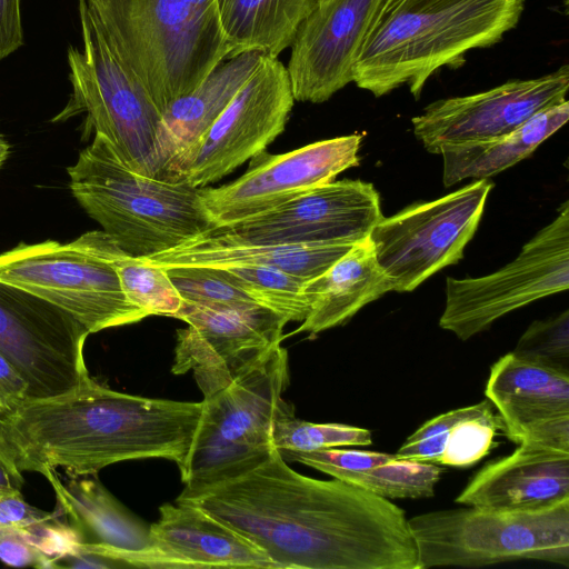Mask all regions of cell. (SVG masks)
Here are the masks:
<instances>
[{
  "mask_svg": "<svg viewBox=\"0 0 569 569\" xmlns=\"http://www.w3.org/2000/svg\"><path fill=\"white\" fill-rule=\"evenodd\" d=\"M287 462H300L323 473L362 471L396 458L395 453L338 448L279 452Z\"/></svg>",
  "mask_w": 569,
  "mask_h": 569,
  "instance_id": "obj_36",
  "label": "cell"
},
{
  "mask_svg": "<svg viewBox=\"0 0 569 569\" xmlns=\"http://www.w3.org/2000/svg\"><path fill=\"white\" fill-rule=\"evenodd\" d=\"M485 395L498 411L501 430L516 443L569 417V375L512 352L492 365Z\"/></svg>",
  "mask_w": 569,
  "mask_h": 569,
  "instance_id": "obj_21",
  "label": "cell"
},
{
  "mask_svg": "<svg viewBox=\"0 0 569 569\" xmlns=\"http://www.w3.org/2000/svg\"><path fill=\"white\" fill-rule=\"evenodd\" d=\"M569 118V102L563 100L548 107L500 137L446 146L443 159L445 187L463 179H488L518 163L560 129Z\"/></svg>",
  "mask_w": 569,
  "mask_h": 569,
  "instance_id": "obj_27",
  "label": "cell"
},
{
  "mask_svg": "<svg viewBox=\"0 0 569 569\" xmlns=\"http://www.w3.org/2000/svg\"><path fill=\"white\" fill-rule=\"evenodd\" d=\"M262 53L249 51L220 62L192 91L161 113L157 156L163 180L167 168L213 123L258 67Z\"/></svg>",
  "mask_w": 569,
  "mask_h": 569,
  "instance_id": "obj_24",
  "label": "cell"
},
{
  "mask_svg": "<svg viewBox=\"0 0 569 569\" xmlns=\"http://www.w3.org/2000/svg\"><path fill=\"white\" fill-rule=\"evenodd\" d=\"M164 269L182 300L226 306L256 303L223 268L176 266Z\"/></svg>",
  "mask_w": 569,
  "mask_h": 569,
  "instance_id": "obj_34",
  "label": "cell"
},
{
  "mask_svg": "<svg viewBox=\"0 0 569 569\" xmlns=\"http://www.w3.org/2000/svg\"><path fill=\"white\" fill-rule=\"evenodd\" d=\"M9 151H10V147H9L8 142L0 134V168L7 160V158L9 156Z\"/></svg>",
  "mask_w": 569,
  "mask_h": 569,
  "instance_id": "obj_41",
  "label": "cell"
},
{
  "mask_svg": "<svg viewBox=\"0 0 569 569\" xmlns=\"http://www.w3.org/2000/svg\"><path fill=\"white\" fill-rule=\"evenodd\" d=\"M70 243L109 262L126 298L148 317L174 318L182 298L163 267L128 253L102 230L86 232Z\"/></svg>",
  "mask_w": 569,
  "mask_h": 569,
  "instance_id": "obj_29",
  "label": "cell"
},
{
  "mask_svg": "<svg viewBox=\"0 0 569 569\" xmlns=\"http://www.w3.org/2000/svg\"><path fill=\"white\" fill-rule=\"evenodd\" d=\"M89 330L58 306L0 281V353L28 386V400L66 393L90 375Z\"/></svg>",
  "mask_w": 569,
  "mask_h": 569,
  "instance_id": "obj_13",
  "label": "cell"
},
{
  "mask_svg": "<svg viewBox=\"0 0 569 569\" xmlns=\"http://www.w3.org/2000/svg\"><path fill=\"white\" fill-rule=\"evenodd\" d=\"M491 188L488 179H478L439 199L407 207L375 226L369 238L392 291H412L463 257Z\"/></svg>",
  "mask_w": 569,
  "mask_h": 569,
  "instance_id": "obj_11",
  "label": "cell"
},
{
  "mask_svg": "<svg viewBox=\"0 0 569 569\" xmlns=\"http://www.w3.org/2000/svg\"><path fill=\"white\" fill-rule=\"evenodd\" d=\"M7 411V407L4 406L3 401L0 398V412Z\"/></svg>",
  "mask_w": 569,
  "mask_h": 569,
  "instance_id": "obj_42",
  "label": "cell"
},
{
  "mask_svg": "<svg viewBox=\"0 0 569 569\" xmlns=\"http://www.w3.org/2000/svg\"><path fill=\"white\" fill-rule=\"evenodd\" d=\"M67 543L61 522L37 529L0 526V560L11 567L57 568Z\"/></svg>",
  "mask_w": 569,
  "mask_h": 569,
  "instance_id": "obj_33",
  "label": "cell"
},
{
  "mask_svg": "<svg viewBox=\"0 0 569 569\" xmlns=\"http://www.w3.org/2000/svg\"><path fill=\"white\" fill-rule=\"evenodd\" d=\"M511 352L522 360L569 375V311L533 321Z\"/></svg>",
  "mask_w": 569,
  "mask_h": 569,
  "instance_id": "obj_35",
  "label": "cell"
},
{
  "mask_svg": "<svg viewBox=\"0 0 569 569\" xmlns=\"http://www.w3.org/2000/svg\"><path fill=\"white\" fill-rule=\"evenodd\" d=\"M295 101L287 67L263 54L213 123L167 168L163 180L203 188L222 179L282 133Z\"/></svg>",
  "mask_w": 569,
  "mask_h": 569,
  "instance_id": "obj_9",
  "label": "cell"
},
{
  "mask_svg": "<svg viewBox=\"0 0 569 569\" xmlns=\"http://www.w3.org/2000/svg\"><path fill=\"white\" fill-rule=\"evenodd\" d=\"M372 443L371 431L342 423H315L296 417L289 403L274 419L271 446L278 452L313 451Z\"/></svg>",
  "mask_w": 569,
  "mask_h": 569,
  "instance_id": "obj_32",
  "label": "cell"
},
{
  "mask_svg": "<svg viewBox=\"0 0 569 569\" xmlns=\"http://www.w3.org/2000/svg\"><path fill=\"white\" fill-rule=\"evenodd\" d=\"M73 555L108 558L138 568H268L278 566L251 540L197 506L164 503L140 550L77 542Z\"/></svg>",
  "mask_w": 569,
  "mask_h": 569,
  "instance_id": "obj_17",
  "label": "cell"
},
{
  "mask_svg": "<svg viewBox=\"0 0 569 569\" xmlns=\"http://www.w3.org/2000/svg\"><path fill=\"white\" fill-rule=\"evenodd\" d=\"M569 287V202L499 270L446 281L439 326L460 340L487 330L502 316Z\"/></svg>",
  "mask_w": 569,
  "mask_h": 569,
  "instance_id": "obj_10",
  "label": "cell"
},
{
  "mask_svg": "<svg viewBox=\"0 0 569 569\" xmlns=\"http://www.w3.org/2000/svg\"><path fill=\"white\" fill-rule=\"evenodd\" d=\"M501 429L492 403L486 399L441 413L421 425L395 452L398 459L469 467L496 446Z\"/></svg>",
  "mask_w": 569,
  "mask_h": 569,
  "instance_id": "obj_25",
  "label": "cell"
},
{
  "mask_svg": "<svg viewBox=\"0 0 569 569\" xmlns=\"http://www.w3.org/2000/svg\"><path fill=\"white\" fill-rule=\"evenodd\" d=\"M351 247L349 244L249 243L229 240L214 231H208L144 259L163 268L176 266H267L280 269L307 282L321 274Z\"/></svg>",
  "mask_w": 569,
  "mask_h": 569,
  "instance_id": "obj_22",
  "label": "cell"
},
{
  "mask_svg": "<svg viewBox=\"0 0 569 569\" xmlns=\"http://www.w3.org/2000/svg\"><path fill=\"white\" fill-rule=\"evenodd\" d=\"M361 140V134H350L281 154L264 150L250 159L249 168L237 180L217 188H199L212 230L264 213L333 181L340 172L359 164Z\"/></svg>",
  "mask_w": 569,
  "mask_h": 569,
  "instance_id": "obj_15",
  "label": "cell"
},
{
  "mask_svg": "<svg viewBox=\"0 0 569 569\" xmlns=\"http://www.w3.org/2000/svg\"><path fill=\"white\" fill-rule=\"evenodd\" d=\"M201 410L202 401L132 396L89 377L66 393L0 412V465L20 488L27 471L61 467L83 477L144 458L171 460L181 472Z\"/></svg>",
  "mask_w": 569,
  "mask_h": 569,
  "instance_id": "obj_2",
  "label": "cell"
},
{
  "mask_svg": "<svg viewBox=\"0 0 569 569\" xmlns=\"http://www.w3.org/2000/svg\"><path fill=\"white\" fill-rule=\"evenodd\" d=\"M408 523L419 569L525 559L569 567V501L537 511L468 506L418 515Z\"/></svg>",
  "mask_w": 569,
  "mask_h": 569,
  "instance_id": "obj_8",
  "label": "cell"
},
{
  "mask_svg": "<svg viewBox=\"0 0 569 569\" xmlns=\"http://www.w3.org/2000/svg\"><path fill=\"white\" fill-rule=\"evenodd\" d=\"M386 0L316 3L290 46L287 67L296 101L321 103L353 82V69Z\"/></svg>",
  "mask_w": 569,
  "mask_h": 569,
  "instance_id": "obj_19",
  "label": "cell"
},
{
  "mask_svg": "<svg viewBox=\"0 0 569 569\" xmlns=\"http://www.w3.org/2000/svg\"><path fill=\"white\" fill-rule=\"evenodd\" d=\"M52 486L58 508L70 520L78 542L123 550H140L148 543V528L131 516L97 479H71L63 483L56 470L43 475Z\"/></svg>",
  "mask_w": 569,
  "mask_h": 569,
  "instance_id": "obj_26",
  "label": "cell"
},
{
  "mask_svg": "<svg viewBox=\"0 0 569 569\" xmlns=\"http://www.w3.org/2000/svg\"><path fill=\"white\" fill-rule=\"evenodd\" d=\"M176 502L230 526L279 569H419L401 508L351 482L298 473L277 449L252 470Z\"/></svg>",
  "mask_w": 569,
  "mask_h": 569,
  "instance_id": "obj_1",
  "label": "cell"
},
{
  "mask_svg": "<svg viewBox=\"0 0 569 569\" xmlns=\"http://www.w3.org/2000/svg\"><path fill=\"white\" fill-rule=\"evenodd\" d=\"M392 291L370 238L353 244L316 278L305 282L308 316L293 333L311 336L343 325L362 307Z\"/></svg>",
  "mask_w": 569,
  "mask_h": 569,
  "instance_id": "obj_23",
  "label": "cell"
},
{
  "mask_svg": "<svg viewBox=\"0 0 569 569\" xmlns=\"http://www.w3.org/2000/svg\"><path fill=\"white\" fill-rule=\"evenodd\" d=\"M441 469L436 463L397 457L377 467L337 472L332 478L357 485L386 499H420L435 496Z\"/></svg>",
  "mask_w": 569,
  "mask_h": 569,
  "instance_id": "obj_30",
  "label": "cell"
},
{
  "mask_svg": "<svg viewBox=\"0 0 569 569\" xmlns=\"http://www.w3.org/2000/svg\"><path fill=\"white\" fill-rule=\"evenodd\" d=\"M62 515L59 508L49 512L31 506L23 499L20 489L0 485V526L37 529L59 523Z\"/></svg>",
  "mask_w": 569,
  "mask_h": 569,
  "instance_id": "obj_37",
  "label": "cell"
},
{
  "mask_svg": "<svg viewBox=\"0 0 569 569\" xmlns=\"http://www.w3.org/2000/svg\"><path fill=\"white\" fill-rule=\"evenodd\" d=\"M0 398L7 410L28 400V386L19 372L0 353Z\"/></svg>",
  "mask_w": 569,
  "mask_h": 569,
  "instance_id": "obj_39",
  "label": "cell"
},
{
  "mask_svg": "<svg viewBox=\"0 0 569 569\" xmlns=\"http://www.w3.org/2000/svg\"><path fill=\"white\" fill-rule=\"evenodd\" d=\"M382 218L375 187L346 179L325 183L264 213L211 231L249 243L353 246L369 238Z\"/></svg>",
  "mask_w": 569,
  "mask_h": 569,
  "instance_id": "obj_16",
  "label": "cell"
},
{
  "mask_svg": "<svg viewBox=\"0 0 569 569\" xmlns=\"http://www.w3.org/2000/svg\"><path fill=\"white\" fill-rule=\"evenodd\" d=\"M83 49H68L71 97L53 119L86 113L84 131L101 134L133 171L161 179L157 134L161 113L94 13L79 1Z\"/></svg>",
  "mask_w": 569,
  "mask_h": 569,
  "instance_id": "obj_7",
  "label": "cell"
},
{
  "mask_svg": "<svg viewBox=\"0 0 569 569\" xmlns=\"http://www.w3.org/2000/svg\"><path fill=\"white\" fill-rule=\"evenodd\" d=\"M174 318L188 327L177 330L171 371H192L203 396L223 388L281 345L288 322L258 303L226 306L186 300Z\"/></svg>",
  "mask_w": 569,
  "mask_h": 569,
  "instance_id": "obj_14",
  "label": "cell"
},
{
  "mask_svg": "<svg viewBox=\"0 0 569 569\" xmlns=\"http://www.w3.org/2000/svg\"><path fill=\"white\" fill-rule=\"evenodd\" d=\"M94 13L159 112L229 56L217 0H80Z\"/></svg>",
  "mask_w": 569,
  "mask_h": 569,
  "instance_id": "obj_4",
  "label": "cell"
},
{
  "mask_svg": "<svg viewBox=\"0 0 569 569\" xmlns=\"http://www.w3.org/2000/svg\"><path fill=\"white\" fill-rule=\"evenodd\" d=\"M67 172L82 209L134 257L154 256L213 229L199 188L133 171L101 134L94 133Z\"/></svg>",
  "mask_w": 569,
  "mask_h": 569,
  "instance_id": "obj_5",
  "label": "cell"
},
{
  "mask_svg": "<svg viewBox=\"0 0 569 569\" xmlns=\"http://www.w3.org/2000/svg\"><path fill=\"white\" fill-rule=\"evenodd\" d=\"M231 279L258 305L269 308L287 321H303L309 306L303 295L305 281L267 266H228Z\"/></svg>",
  "mask_w": 569,
  "mask_h": 569,
  "instance_id": "obj_31",
  "label": "cell"
},
{
  "mask_svg": "<svg viewBox=\"0 0 569 569\" xmlns=\"http://www.w3.org/2000/svg\"><path fill=\"white\" fill-rule=\"evenodd\" d=\"M316 0H217L227 59L254 51L279 58L316 6Z\"/></svg>",
  "mask_w": 569,
  "mask_h": 569,
  "instance_id": "obj_28",
  "label": "cell"
},
{
  "mask_svg": "<svg viewBox=\"0 0 569 569\" xmlns=\"http://www.w3.org/2000/svg\"><path fill=\"white\" fill-rule=\"evenodd\" d=\"M0 281L66 310L90 333L148 317L126 298L113 267L69 243H20L0 254Z\"/></svg>",
  "mask_w": 569,
  "mask_h": 569,
  "instance_id": "obj_12",
  "label": "cell"
},
{
  "mask_svg": "<svg viewBox=\"0 0 569 569\" xmlns=\"http://www.w3.org/2000/svg\"><path fill=\"white\" fill-rule=\"evenodd\" d=\"M323 1H327V0H316V2H317V3H318V2H323Z\"/></svg>",
  "mask_w": 569,
  "mask_h": 569,
  "instance_id": "obj_43",
  "label": "cell"
},
{
  "mask_svg": "<svg viewBox=\"0 0 569 569\" xmlns=\"http://www.w3.org/2000/svg\"><path fill=\"white\" fill-rule=\"evenodd\" d=\"M525 0H386L360 51L353 82L376 97L407 84L419 99L440 68L499 42Z\"/></svg>",
  "mask_w": 569,
  "mask_h": 569,
  "instance_id": "obj_3",
  "label": "cell"
},
{
  "mask_svg": "<svg viewBox=\"0 0 569 569\" xmlns=\"http://www.w3.org/2000/svg\"><path fill=\"white\" fill-rule=\"evenodd\" d=\"M569 67L535 79L511 80L479 93L440 99L412 118L423 147L439 154L446 146L486 140L513 131L537 112L566 100Z\"/></svg>",
  "mask_w": 569,
  "mask_h": 569,
  "instance_id": "obj_18",
  "label": "cell"
},
{
  "mask_svg": "<svg viewBox=\"0 0 569 569\" xmlns=\"http://www.w3.org/2000/svg\"><path fill=\"white\" fill-rule=\"evenodd\" d=\"M455 501L493 511H537L569 501V452L521 442L477 472Z\"/></svg>",
  "mask_w": 569,
  "mask_h": 569,
  "instance_id": "obj_20",
  "label": "cell"
},
{
  "mask_svg": "<svg viewBox=\"0 0 569 569\" xmlns=\"http://www.w3.org/2000/svg\"><path fill=\"white\" fill-rule=\"evenodd\" d=\"M287 349L278 345L223 388L203 396L202 410L180 472L184 488L176 501L239 477L271 453L274 419L290 403Z\"/></svg>",
  "mask_w": 569,
  "mask_h": 569,
  "instance_id": "obj_6",
  "label": "cell"
},
{
  "mask_svg": "<svg viewBox=\"0 0 569 569\" xmlns=\"http://www.w3.org/2000/svg\"><path fill=\"white\" fill-rule=\"evenodd\" d=\"M21 0H0V61L23 44Z\"/></svg>",
  "mask_w": 569,
  "mask_h": 569,
  "instance_id": "obj_38",
  "label": "cell"
},
{
  "mask_svg": "<svg viewBox=\"0 0 569 569\" xmlns=\"http://www.w3.org/2000/svg\"><path fill=\"white\" fill-rule=\"evenodd\" d=\"M0 485L11 486L20 489L19 485L8 473V471L0 465Z\"/></svg>",
  "mask_w": 569,
  "mask_h": 569,
  "instance_id": "obj_40",
  "label": "cell"
}]
</instances>
